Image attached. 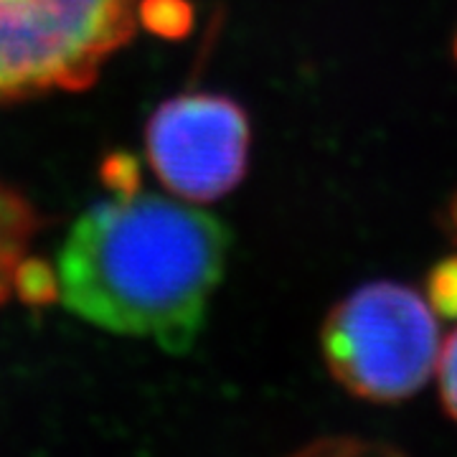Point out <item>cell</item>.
I'll list each match as a JSON object with an SVG mask.
<instances>
[{"label": "cell", "mask_w": 457, "mask_h": 457, "mask_svg": "<svg viewBox=\"0 0 457 457\" xmlns=\"http://www.w3.org/2000/svg\"><path fill=\"white\" fill-rule=\"evenodd\" d=\"M228 234L183 198L140 186L112 191L77 219L56 260V297L117 336L188 351L224 278Z\"/></svg>", "instance_id": "6da1fadb"}, {"label": "cell", "mask_w": 457, "mask_h": 457, "mask_svg": "<svg viewBox=\"0 0 457 457\" xmlns=\"http://www.w3.org/2000/svg\"><path fill=\"white\" fill-rule=\"evenodd\" d=\"M323 359L345 392L376 404L417 394L440 359V315L427 295L378 279L348 293L320 330Z\"/></svg>", "instance_id": "7a4b0ae2"}, {"label": "cell", "mask_w": 457, "mask_h": 457, "mask_svg": "<svg viewBox=\"0 0 457 457\" xmlns=\"http://www.w3.org/2000/svg\"><path fill=\"white\" fill-rule=\"evenodd\" d=\"M145 0H0V104L82 92L143 26Z\"/></svg>", "instance_id": "3957f363"}, {"label": "cell", "mask_w": 457, "mask_h": 457, "mask_svg": "<svg viewBox=\"0 0 457 457\" xmlns=\"http://www.w3.org/2000/svg\"><path fill=\"white\" fill-rule=\"evenodd\" d=\"M252 128L245 107L227 95L183 92L150 114L145 153L168 194L209 204L246 176Z\"/></svg>", "instance_id": "277c9868"}, {"label": "cell", "mask_w": 457, "mask_h": 457, "mask_svg": "<svg viewBox=\"0 0 457 457\" xmlns=\"http://www.w3.org/2000/svg\"><path fill=\"white\" fill-rule=\"evenodd\" d=\"M41 224V213L31 201L0 179V308L16 295L18 278Z\"/></svg>", "instance_id": "5b68a950"}, {"label": "cell", "mask_w": 457, "mask_h": 457, "mask_svg": "<svg viewBox=\"0 0 457 457\" xmlns=\"http://www.w3.org/2000/svg\"><path fill=\"white\" fill-rule=\"evenodd\" d=\"M427 300L440 318H457V257L435 267L427 285Z\"/></svg>", "instance_id": "8992f818"}, {"label": "cell", "mask_w": 457, "mask_h": 457, "mask_svg": "<svg viewBox=\"0 0 457 457\" xmlns=\"http://www.w3.org/2000/svg\"><path fill=\"white\" fill-rule=\"evenodd\" d=\"M435 376H437V384H440L442 407L457 422V328L453 330L450 338L442 341Z\"/></svg>", "instance_id": "52a82bcc"}, {"label": "cell", "mask_w": 457, "mask_h": 457, "mask_svg": "<svg viewBox=\"0 0 457 457\" xmlns=\"http://www.w3.org/2000/svg\"><path fill=\"white\" fill-rule=\"evenodd\" d=\"M455 59H457V38H455Z\"/></svg>", "instance_id": "ba28073f"}]
</instances>
